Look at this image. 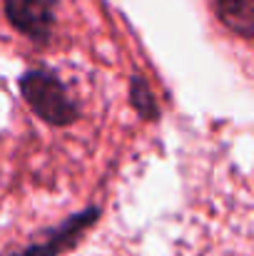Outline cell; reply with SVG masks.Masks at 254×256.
<instances>
[{"mask_svg":"<svg viewBox=\"0 0 254 256\" xmlns=\"http://www.w3.org/2000/svg\"><path fill=\"white\" fill-rule=\"evenodd\" d=\"M20 92L35 114L50 124H70L78 114L65 85L50 70H30L20 78Z\"/></svg>","mask_w":254,"mask_h":256,"instance_id":"1","label":"cell"},{"mask_svg":"<svg viewBox=\"0 0 254 256\" xmlns=\"http://www.w3.org/2000/svg\"><path fill=\"white\" fill-rule=\"evenodd\" d=\"M10 22L28 38L48 40L55 20V0H3Z\"/></svg>","mask_w":254,"mask_h":256,"instance_id":"2","label":"cell"},{"mask_svg":"<svg viewBox=\"0 0 254 256\" xmlns=\"http://www.w3.org/2000/svg\"><path fill=\"white\" fill-rule=\"evenodd\" d=\"M217 12L222 22L242 38L254 32V0H217Z\"/></svg>","mask_w":254,"mask_h":256,"instance_id":"3","label":"cell"},{"mask_svg":"<svg viewBox=\"0 0 254 256\" xmlns=\"http://www.w3.org/2000/svg\"><path fill=\"white\" fill-rule=\"evenodd\" d=\"M132 102L135 107L145 114V117H152L155 114V100H152V92L150 87L145 85V80H132Z\"/></svg>","mask_w":254,"mask_h":256,"instance_id":"4","label":"cell"}]
</instances>
